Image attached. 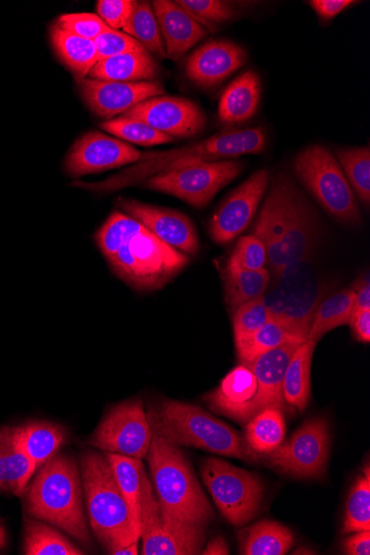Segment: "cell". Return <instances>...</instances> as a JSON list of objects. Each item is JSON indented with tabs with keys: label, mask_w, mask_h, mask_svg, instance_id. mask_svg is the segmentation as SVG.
I'll use <instances>...</instances> for the list:
<instances>
[{
	"label": "cell",
	"mask_w": 370,
	"mask_h": 555,
	"mask_svg": "<svg viewBox=\"0 0 370 555\" xmlns=\"http://www.w3.org/2000/svg\"><path fill=\"white\" fill-rule=\"evenodd\" d=\"M118 207L128 217L140 222L153 235L183 255L194 256L199 250V238L193 223L184 215L169 209L119 198Z\"/></svg>",
	"instance_id": "cell-18"
},
{
	"label": "cell",
	"mask_w": 370,
	"mask_h": 555,
	"mask_svg": "<svg viewBox=\"0 0 370 555\" xmlns=\"http://www.w3.org/2000/svg\"><path fill=\"white\" fill-rule=\"evenodd\" d=\"M176 3L206 29L215 30L216 25L233 20L238 14L230 3L220 0H178Z\"/></svg>",
	"instance_id": "cell-41"
},
{
	"label": "cell",
	"mask_w": 370,
	"mask_h": 555,
	"mask_svg": "<svg viewBox=\"0 0 370 555\" xmlns=\"http://www.w3.org/2000/svg\"><path fill=\"white\" fill-rule=\"evenodd\" d=\"M317 343L306 340L294 351L283 382V397L291 408L303 412L310 398V373Z\"/></svg>",
	"instance_id": "cell-30"
},
{
	"label": "cell",
	"mask_w": 370,
	"mask_h": 555,
	"mask_svg": "<svg viewBox=\"0 0 370 555\" xmlns=\"http://www.w3.org/2000/svg\"><path fill=\"white\" fill-rule=\"evenodd\" d=\"M224 278L226 301L232 312L244 302L266 295L271 282L267 268L257 271L226 269Z\"/></svg>",
	"instance_id": "cell-35"
},
{
	"label": "cell",
	"mask_w": 370,
	"mask_h": 555,
	"mask_svg": "<svg viewBox=\"0 0 370 555\" xmlns=\"http://www.w3.org/2000/svg\"><path fill=\"white\" fill-rule=\"evenodd\" d=\"M50 40L58 56L75 75L77 81L87 78L98 63L94 41L81 38L56 25L50 30Z\"/></svg>",
	"instance_id": "cell-29"
},
{
	"label": "cell",
	"mask_w": 370,
	"mask_h": 555,
	"mask_svg": "<svg viewBox=\"0 0 370 555\" xmlns=\"http://www.w3.org/2000/svg\"><path fill=\"white\" fill-rule=\"evenodd\" d=\"M136 5L132 0H99L97 13L105 25L119 31L125 28Z\"/></svg>",
	"instance_id": "cell-46"
},
{
	"label": "cell",
	"mask_w": 370,
	"mask_h": 555,
	"mask_svg": "<svg viewBox=\"0 0 370 555\" xmlns=\"http://www.w3.org/2000/svg\"><path fill=\"white\" fill-rule=\"evenodd\" d=\"M267 264L266 246L256 236L244 235L239 240L226 269L257 271L266 269Z\"/></svg>",
	"instance_id": "cell-43"
},
{
	"label": "cell",
	"mask_w": 370,
	"mask_h": 555,
	"mask_svg": "<svg viewBox=\"0 0 370 555\" xmlns=\"http://www.w3.org/2000/svg\"><path fill=\"white\" fill-rule=\"evenodd\" d=\"M15 431L36 472L54 457L67 440L65 427L46 421L25 423L15 427Z\"/></svg>",
	"instance_id": "cell-26"
},
{
	"label": "cell",
	"mask_w": 370,
	"mask_h": 555,
	"mask_svg": "<svg viewBox=\"0 0 370 555\" xmlns=\"http://www.w3.org/2000/svg\"><path fill=\"white\" fill-rule=\"evenodd\" d=\"M260 80L256 73L246 72L238 77L224 92L219 105V118L226 125H238L251 119L258 107Z\"/></svg>",
	"instance_id": "cell-25"
},
{
	"label": "cell",
	"mask_w": 370,
	"mask_h": 555,
	"mask_svg": "<svg viewBox=\"0 0 370 555\" xmlns=\"http://www.w3.org/2000/svg\"><path fill=\"white\" fill-rule=\"evenodd\" d=\"M243 555H284L295 543L293 532L277 521H260L239 533Z\"/></svg>",
	"instance_id": "cell-28"
},
{
	"label": "cell",
	"mask_w": 370,
	"mask_h": 555,
	"mask_svg": "<svg viewBox=\"0 0 370 555\" xmlns=\"http://www.w3.org/2000/svg\"><path fill=\"white\" fill-rule=\"evenodd\" d=\"M141 155L139 150L124 141L91 131L74 143L65 168L71 177L79 178L136 164Z\"/></svg>",
	"instance_id": "cell-14"
},
{
	"label": "cell",
	"mask_w": 370,
	"mask_h": 555,
	"mask_svg": "<svg viewBox=\"0 0 370 555\" xmlns=\"http://www.w3.org/2000/svg\"><path fill=\"white\" fill-rule=\"evenodd\" d=\"M78 82L79 92L90 111L111 120L153 96L166 92L157 81L117 82L85 78Z\"/></svg>",
	"instance_id": "cell-16"
},
{
	"label": "cell",
	"mask_w": 370,
	"mask_h": 555,
	"mask_svg": "<svg viewBox=\"0 0 370 555\" xmlns=\"http://www.w3.org/2000/svg\"><path fill=\"white\" fill-rule=\"evenodd\" d=\"M139 541L130 543L129 545H126L119 550H117L114 555H137L139 553L138 550Z\"/></svg>",
	"instance_id": "cell-52"
},
{
	"label": "cell",
	"mask_w": 370,
	"mask_h": 555,
	"mask_svg": "<svg viewBox=\"0 0 370 555\" xmlns=\"http://www.w3.org/2000/svg\"><path fill=\"white\" fill-rule=\"evenodd\" d=\"M257 391L252 370L240 364L232 370L214 391L203 399L210 411L245 425L246 412Z\"/></svg>",
	"instance_id": "cell-23"
},
{
	"label": "cell",
	"mask_w": 370,
	"mask_h": 555,
	"mask_svg": "<svg viewBox=\"0 0 370 555\" xmlns=\"http://www.w3.org/2000/svg\"><path fill=\"white\" fill-rule=\"evenodd\" d=\"M353 291L355 294L354 311H370V282L368 276L359 280Z\"/></svg>",
	"instance_id": "cell-50"
},
{
	"label": "cell",
	"mask_w": 370,
	"mask_h": 555,
	"mask_svg": "<svg viewBox=\"0 0 370 555\" xmlns=\"http://www.w3.org/2000/svg\"><path fill=\"white\" fill-rule=\"evenodd\" d=\"M245 50L227 40L208 41L191 55L187 63L188 78L201 87H214L243 67Z\"/></svg>",
	"instance_id": "cell-20"
},
{
	"label": "cell",
	"mask_w": 370,
	"mask_h": 555,
	"mask_svg": "<svg viewBox=\"0 0 370 555\" xmlns=\"http://www.w3.org/2000/svg\"><path fill=\"white\" fill-rule=\"evenodd\" d=\"M98 62L129 53L144 52L143 46L131 36L109 29L94 39Z\"/></svg>",
	"instance_id": "cell-44"
},
{
	"label": "cell",
	"mask_w": 370,
	"mask_h": 555,
	"mask_svg": "<svg viewBox=\"0 0 370 555\" xmlns=\"http://www.w3.org/2000/svg\"><path fill=\"white\" fill-rule=\"evenodd\" d=\"M152 8L163 34L167 57L180 60L207 34V29L184 12L176 2L155 0Z\"/></svg>",
	"instance_id": "cell-22"
},
{
	"label": "cell",
	"mask_w": 370,
	"mask_h": 555,
	"mask_svg": "<svg viewBox=\"0 0 370 555\" xmlns=\"http://www.w3.org/2000/svg\"><path fill=\"white\" fill-rule=\"evenodd\" d=\"M146 124L171 138H190L205 127V116L193 101L180 96H153L122 116Z\"/></svg>",
	"instance_id": "cell-13"
},
{
	"label": "cell",
	"mask_w": 370,
	"mask_h": 555,
	"mask_svg": "<svg viewBox=\"0 0 370 555\" xmlns=\"http://www.w3.org/2000/svg\"><path fill=\"white\" fill-rule=\"evenodd\" d=\"M148 418L152 439L146 459L162 513L205 528L215 513L188 460L157 425L151 410Z\"/></svg>",
	"instance_id": "cell-3"
},
{
	"label": "cell",
	"mask_w": 370,
	"mask_h": 555,
	"mask_svg": "<svg viewBox=\"0 0 370 555\" xmlns=\"http://www.w3.org/2000/svg\"><path fill=\"white\" fill-rule=\"evenodd\" d=\"M304 339L296 335L285 325L269 320L257 332L235 344L238 358L241 364L247 365L266 352L279 348L289 343H304Z\"/></svg>",
	"instance_id": "cell-33"
},
{
	"label": "cell",
	"mask_w": 370,
	"mask_h": 555,
	"mask_svg": "<svg viewBox=\"0 0 370 555\" xmlns=\"http://www.w3.org/2000/svg\"><path fill=\"white\" fill-rule=\"evenodd\" d=\"M293 168L301 183L330 216L347 224L359 222L357 197L328 147L321 144L306 147L295 158Z\"/></svg>",
	"instance_id": "cell-7"
},
{
	"label": "cell",
	"mask_w": 370,
	"mask_h": 555,
	"mask_svg": "<svg viewBox=\"0 0 370 555\" xmlns=\"http://www.w3.org/2000/svg\"><path fill=\"white\" fill-rule=\"evenodd\" d=\"M158 74L155 60L146 50L99 61L89 79L117 82H139L154 79Z\"/></svg>",
	"instance_id": "cell-27"
},
{
	"label": "cell",
	"mask_w": 370,
	"mask_h": 555,
	"mask_svg": "<svg viewBox=\"0 0 370 555\" xmlns=\"http://www.w3.org/2000/svg\"><path fill=\"white\" fill-rule=\"evenodd\" d=\"M370 531V477L369 467L358 477L348 494L343 532Z\"/></svg>",
	"instance_id": "cell-39"
},
{
	"label": "cell",
	"mask_w": 370,
	"mask_h": 555,
	"mask_svg": "<svg viewBox=\"0 0 370 555\" xmlns=\"http://www.w3.org/2000/svg\"><path fill=\"white\" fill-rule=\"evenodd\" d=\"M339 163L354 193L366 209L370 206V147H348L337 151Z\"/></svg>",
	"instance_id": "cell-38"
},
{
	"label": "cell",
	"mask_w": 370,
	"mask_h": 555,
	"mask_svg": "<svg viewBox=\"0 0 370 555\" xmlns=\"http://www.w3.org/2000/svg\"><path fill=\"white\" fill-rule=\"evenodd\" d=\"M151 411L157 425L179 447L197 448L246 462L256 459V453L235 429L197 406L165 399Z\"/></svg>",
	"instance_id": "cell-6"
},
{
	"label": "cell",
	"mask_w": 370,
	"mask_h": 555,
	"mask_svg": "<svg viewBox=\"0 0 370 555\" xmlns=\"http://www.w3.org/2000/svg\"><path fill=\"white\" fill-rule=\"evenodd\" d=\"M125 34L139 41L146 52L166 59V46L155 17L152 4L149 2H137V5L123 29Z\"/></svg>",
	"instance_id": "cell-37"
},
{
	"label": "cell",
	"mask_w": 370,
	"mask_h": 555,
	"mask_svg": "<svg viewBox=\"0 0 370 555\" xmlns=\"http://www.w3.org/2000/svg\"><path fill=\"white\" fill-rule=\"evenodd\" d=\"M100 127L118 138L143 146L166 144L174 141V138L135 119L119 117L105 120Z\"/></svg>",
	"instance_id": "cell-40"
},
{
	"label": "cell",
	"mask_w": 370,
	"mask_h": 555,
	"mask_svg": "<svg viewBox=\"0 0 370 555\" xmlns=\"http://www.w3.org/2000/svg\"><path fill=\"white\" fill-rule=\"evenodd\" d=\"M87 514L100 544L113 554L138 542L128 503L104 453L85 451L79 459Z\"/></svg>",
	"instance_id": "cell-5"
},
{
	"label": "cell",
	"mask_w": 370,
	"mask_h": 555,
	"mask_svg": "<svg viewBox=\"0 0 370 555\" xmlns=\"http://www.w3.org/2000/svg\"><path fill=\"white\" fill-rule=\"evenodd\" d=\"M294 185L295 182L286 173H279L273 179L252 234L266 246L267 269L277 278H280L281 242L288 225Z\"/></svg>",
	"instance_id": "cell-17"
},
{
	"label": "cell",
	"mask_w": 370,
	"mask_h": 555,
	"mask_svg": "<svg viewBox=\"0 0 370 555\" xmlns=\"http://www.w3.org/2000/svg\"><path fill=\"white\" fill-rule=\"evenodd\" d=\"M266 144L267 134L263 128L226 130L189 146L142 154L138 163L109 180L97 183L76 181L72 185L94 192H114L189 165L257 155Z\"/></svg>",
	"instance_id": "cell-2"
},
{
	"label": "cell",
	"mask_w": 370,
	"mask_h": 555,
	"mask_svg": "<svg viewBox=\"0 0 370 555\" xmlns=\"http://www.w3.org/2000/svg\"><path fill=\"white\" fill-rule=\"evenodd\" d=\"M56 26L93 41L102 33L111 29L98 15L89 13L65 14L59 18Z\"/></svg>",
	"instance_id": "cell-45"
},
{
	"label": "cell",
	"mask_w": 370,
	"mask_h": 555,
	"mask_svg": "<svg viewBox=\"0 0 370 555\" xmlns=\"http://www.w3.org/2000/svg\"><path fill=\"white\" fill-rule=\"evenodd\" d=\"M303 343H289L260 356L247 366L257 382V391L246 412L245 425L267 409L285 410L283 382L294 351Z\"/></svg>",
	"instance_id": "cell-19"
},
{
	"label": "cell",
	"mask_w": 370,
	"mask_h": 555,
	"mask_svg": "<svg viewBox=\"0 0 370 555\" xmlns=\"http://www.w3.org/2000/svg\"><path fill=\"white\" fill-rule=\"evenodd\" d=\"M348 325L358 341H370V311H354Z\"/></svg>",
	"instance_id": "cell-49"
},
{
	"label": "cell",
	"mask_w": 370,
	"mask_h": 555,
	"mask_svg": "<svg viewBox=\"0 0 370 555\" xmlns=\"http://www.w3.org/2000/svg\"><path fill=\"white\" fill-rule=\"evenodd\" d=\"M330 441V424L327 420L308 421L288 441L268 453V463L275 469L295 478H320L327 470Z\"/></svg>",
	"instance_id": "cell-11"
},
{
	"label": "cell",
	"mask_w": 370,
	"mask_h": 555,
	"mask_svg": "<svg viewBox=\"0 0 370 555\" xmlns=\"http://www.w3.org/2000/svg\"><path fill=\"white\" fill-rule=\"evenodd\" d=\"M201 476L231 525L243 527L256 516L264 498V486L257 475L218 459H207L201 465Z\"/></svg>",
	"instance_id": "cell-8"
},
{
	"label": "cell",
	"mask_w": 370,
	"mask_h": 555,
	"mask_svg": "<svg viewBox=\"0 0 370 555\" xmlns=\"http://www.w3.org/2000/svg\"><path fill=\"white\" fill-rule=\"evenodd\" d=\"M141 539L143 555H194L202 551L205 532L204 527L164 515L145 475L141 494Z\"/></svg>",
	"instance_id": "cell-9"
},
{
	"label": "cell",
	"mask_w": 370,
	"mask_h": 555,
	"mask_svg": "<svg viewBox=\"0 0 370 555\" xmlns=\"http://www.w3.org/2000/svg\"><path fill=\"white\" fill-rule=\"evenodd\" d=\"M317 218L304 193L295 184L291 195L288 225L281 242L280 276L305 261L312 249Z\"/></svg>",
	"instance_id": "cell-21"
},
{
	"label": "cell",
	"mask_w": 370,
	"mask_h": 555,
	"mask_svg": "<svg viewBox=\"0 0 370 555\" xmlns=\"http://www.w3.org/2000/svg\"><path fill=\"white\" fill-rule=\"evenodd\" d=\"M242 164L232 160L189 165L155 175L141 184L152 191L167 193L201 209L242 171Z\"/></svg>",
	"instance_id": "cell-10"
},
{
	"label": "cell",
	"mask_w": 370,
	"mask_h": 555,
	"mask_svg": "<svg viewBox=\"0 0 370 555\" xmlns=\"http://www.w3.org/2000/svg\"><path fill=\"white\" fill-rule=\"evenodd\" d=\"M152 428L140 399L115 406L90 436V446L109 453L137 460L146 457Z\"/></svg>",
	"instance_id": "cell-12"
},
{
	"label": "cell",
	"mask_w": 370,
	"mask_h": 555,
	"mask_svg": "<svg viewBox=\"0 0 370 555\" xmlns=\"http://www.w3.org/2000/svg\"><path fill=\"white\" fill-rule=\"evenodd\" d=\"M343 552L347 555L370 554V531L353 532L343 543Z\"/></svg>",
	"instance_id": "cell-48"
},
{
	"label": "cell",
	"mask_w": 370,
	"mask_h": 555,
	"mask_svg": "<svg viewBox=\"0 0 370 555\" xmlns=\"http://www.w3.org/2000/svg\"><path fill=\"white\" fill-rule=\"evenodd\" d=\"M107 457L118 486L128 503L135 533L141 539V494L143 478L146 475L141 460L104 452Z\"/></svg>",
	"instance_id": "cell-31"
},
{
	"label": "cell",
	"mask_w": 370,
	"mask_h": 555,
	"mask_svg": "<svg viewBox=\"0 0 370 555\" xmlns=\"http://www.w3.org/2000/svg\"><path fill=\"white\" fill-rule=\"evenodd\" d=\"M8 542V534L2 524H0V548H3Z\"/></svg>",
	"instance_id": "cell-53"
},
{
	"label": "cell",
	"mask_w": 370,
	"mask_h": 555,
	"mask_svg": "<svg viewBox=\"0 0 370 555\" xmlns=\"http://www.w3.org/2000/svg\"><path fill=\"white\" fill-rule=\"evenodd\" d=\"M285 438V418L282 411L267 409L259 412L246 424L245 441L255 453L276 450Z\"/></svg>",
	"instance_id": "cell-34"
},
{
	"label": "cell",
	"mask_w": 370,
	"mask_h": 555,
	"mask_svg": "<svg viewBox=\"0 0 370 555\" xmlns=\"http://www.w3.org/2000/svg\"><path fill=\"white\" fill-rule=\"evenodd\" d=\"M355 4L353 0H311L309 5L324 21H331Z\"/></svg>",
	"instance_id": "cell-47"
},
{
	"label": "cell",
	"mask_w": 370,
	"mask_h": 555,
	"mask_svg": "<svg viewBox=\"0 0 370 555\" xmlns=\"http://www.w3.org/2000/svg\"><path fill=\"white\" fill-rule=\"evenodd\" d=\"M270 183L268 170H259L240 185L221 205L209 223L213 240L227 245L250 225Z\"/></svg>",
	"instance_id": "cell-15"
},
{
	"label": "cell",
	"mask_w": 370,
	"mask_h": 555,
	"mask_svg": "<svg viewBox=\"0 0 370 555\" xmlns=\"http://www.w3.org/2000/svg\"><path fill=\"white\" fill-rule=\"evenodd\" d=\"M229 553V545L222 537H217L213 541H209L206 547L201 551V554L204 555H228Z\"/></svg>",
	"instance_id": "cell-51"
},
{
	"label": "cell",
	"mask_w": 370,
	"mask_h": 555,
	"mask_svg": "<svg viewBox=\"0 0 370 555\" xmlns=\"http://www.w3.org/2000/svg\"><path fill=\"white\" fill-rule=\"evenodd\" d=\"M270 320L266 296L253 298L233 312L235 344L257 332Z\"/></svg>",
	"instance_id": "cell-42"
},
{
	"label": "cell",
	"mask_w": 370,
	"mask_h": 555,
	"mask_svg": "<svg viewBox=\"0 0 370 555\" xmlns=\"http://www.w3.org/2000/svg\"><path fill=\"white\" fill-rule=\"evenodd\" d=\"M36 469L23 449L15 427H0V492L22 495Z\"/></svg>",
	"instance_id": "cell-24"
},
{
	"label": "cell",
	"mask_w": 370,
	"mask_h": 555,
	"mask_svg": "<svg viewBox=\"0 0 370 555\" xmlns=\"http://www.w3.org/2000/svg\"><path fill=\"white\" fill-rule=\"evenodd\" d=\"M353 288L342 289L320 302L317 307L307 340H319L333 330L348 325L354 313Z\"/></svg>",
	"instance_id": "cell-32"
},
{
	"label": "cell",
	"mask_w": 370,
	"mask_h": 555,
	"mask_svg": "<svg viewBox=\"0 0 370 555\" xmlns=\"http://www.w3.org/2000/svg\"><path fill=\"white\" fill-rule=\"evenodd\" d=\"M24 554L27 555H84L80 547L66 539L51 525L28 520L25 526Z\"/></svg>",
	"instance_id": "cell-36"
},
{
	"label": "cell",
	"mask_w": 370,
	"mask_h": 555,
	"mask_svg": "<svg viewBox=\"0 0 370 555\" xmlns=\"http://www.w3.org/2000/svg\"><path fill=\"white\" fill-rule=\"evenodd\" d=\"M85 494L77 461L68 455L51 457L27 490L30 517L63 530L80 544L92 547L85 513Z\"/></svg>",
	"instance_id": "cell-4"
},
{
	"label": "cell",
	"mask_w": 370,
	"mask_h": 555,
	"mask_svg": "<svg viewBox=\"0 0 370 555\" xmlns=\"http://www.w3.org/2000/svg\"><path fill=\"white\" fill-rule=\"evenodd\" d=\"M95 240L114 272L139 291L164 287L189 263L186 255L119 211L103 224Z\"/></svg>",
	"instance_id": "cell-1"
}]
</instances>
